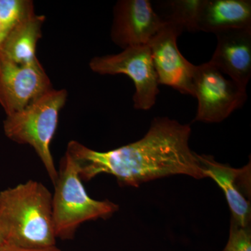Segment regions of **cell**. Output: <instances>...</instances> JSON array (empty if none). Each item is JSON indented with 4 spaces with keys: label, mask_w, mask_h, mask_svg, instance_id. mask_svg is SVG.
<instances>
[{
    "label": "cell",
    "mask_w": 251,
    "mask_h": 251,
    "mask_svg": "<svg viewBox=\"0 0 251 251\" xmlns=\"http://www.w3.org/2000/svg\"><path fill=\"white\" fill-rule=\"evenodd\" d=\"M203 0H173L166 2L163 21L181 31H197V20Z\"/></svg>",
    "instance_id": "cell-14"
},
{
    "label": "cell",
    "mask_w": 251,
    "mask_h": 251,
    "mask_svg": "<svg viewBox=\"0 0 251 251\" xmlns=\"http://www.w3.org/2000/svg\"><path fill=\"white\" fill-rule=\"evenodd\" d=\"M67 97V91L52 89L24 110L8 115L4 121L6 136L34 149L53 185L58 171L51 153L50 144L58 126L59 112Z\"/></svg>",
    "instance_id": "cell-4"
},
{
    "label": "cell",
    "mask_w": 251,
    "mask_h": 251,
    "mask_svg": "<svg viewBox=\"0 0 251 251\" xmlns=\"http://www.w3.org/2000/svg\"><path fill=\"white\" fill-rule=\"evenodd\" d=\"M52 193L39 181L29 180L0 192V226L5 244L23 249L56 244Z\"/></svg>",
    "instance_id": "cell-2"
},
{
    "label": "cell",
    "mask_w": 251,
    "mask_h": 251,
    "mask_svg": "<svg viewBox=\"0 0 251 251\" xmlns=\"http://www.w3.org/2000/svg\"><path fill=\"white\" fill-rule=\"evenodd\" d=\"M251 27L250 0H203L197 31L214 34Z\"/></svg>",
    "instance_id": "cell-12"
},
{
    "label": "cell",
    "mask_w": 251,
    "mask_h": 251,
    "mask_svg": "<svg viewBox=\"0 0 251 251\" xmlns=\"http://www.w3.org/2000/svg\"><path fill=\"white\" fill-rule=\"evenodd\" d=\"M206 177L214 180L224 191L232 221L247 227L251 223V163L242 168L218 163L209 155H198Z\"/></svg>",
    "instance_id": "cell-10"
},
{
    "label": "cell",
    "mask_w": 251,
    "mask_h": 251,
    "mask_svg": "<svg viewBox=\"0 0 251 251\" xmlns=\"http://www.w3.org/2000/svg\"><path fill=\"white\" fill-rule=\"evenodd\" d=\"M34 12V4L29 0H0V23L6 35Z\"/></svg>",
    "instance_id": "cell-15"
},
{
    "label": "cell",
    "mask_w": 251,
    "mask_h": 251,
    "mask_svg": "<svg viewBox=\"0 0 251 251\" xmlns=\"http://www.w3.org/2000/svg\"><path fill=\"white\" fill-rule=\"evenodd\" d=\"M45 19V16L34 14L18 24L5 37L0 53L19 65L37 60L36 45Z\"/></svg>",
    "instance_id": "cell-13"
},
{
    "label": "cell",
    "mask_w": 251,
    "mask_h": 251,
    "mask_svg": "<svg viewBox=\"0 0 251 251\" xmlns=\"http://www.w3.org/2000/svg\"><path fill=\"white\" fill-rule=\"evenodd\" d=\"M191 129L168 117H156L142 139L98 151L72 140L67 152L76 162L82 181L100 174L113 175L121 186L140 184L175 175L205 178L199 156L189 147Z\"/></svg>",
    "instance_id": "cell-1"
},
{
    "label": "cell",
    "mask_w": 251,
    "mask_h": 251,
    "mask_svg": "<svg viewBox=\"0 0 251 251\" xmlns=\"http://www.w3.org/2000/svg\"><path fill=\"white\" fill-rule=\"evenodd\" d=\"M5 243H6V239H5L4 231H3L2 228L0 226V247L4 245Z\"/></svg>",
    "instance_id": "cell-19"
},
{
    "label": "cell",
    "mask_w": 251,
    "mask_h": 251,
    "mask_svg": "<svg viewBox=\"0 0 251 251\" xmlns=\"http://www.w3.org/2000/svg\"><path fill=\"white\" fill-rule=\"evenodd\" d=\"M91 69L100 75H128L134 82V107L150 110L159 94L158 77L149 45L131 46L120 53L96 57L90 63Z\"/></svg>",
    "instance_id": "cell-6"
},
{
    "label": "cell",
    "mask_w": 251,
    "mask_h": 251,
    "mask_svg": "<svg viewBox=\"0 0 251 251\" xmlns=\"http://www.w3.org/2000/svg\"><path fill=\"white\" fill-rule=\"evenodd\" d=\"M181 34L176 28L166 23L148 45L158 84L192 96L196 65L188 62L178 49L176 39Z\"/></svg>",
    "instance_id": "cell-9"
},
{
    "label": "cell",
    "mask_w": 251,
    "mask_h": 251,
    "mask_svg": "<svg viewBox=\"0 0 251 251\" xmlns=\"http://www.w3.org/2000/svg\"><path fill=\"white\" fill-rule=\"evenodd\" d=\"M82 181L76 162L66 152L61 161L52 199L57 239H73L84 223L108 219L118 211L119 206L108 200L100 201L90 198Z\"/></svg>",
    "instance_id": "cell-3"
},
{
    "label": "cell",
    "mask_w": 251,
    "mask_h": 251,
    "mask_svg": "<svg viewBox=\"0 0 251 251\" xmlns=\"http://www.w3.org/2000/svg\"><path fill=\"white\" fill-rule=\"evenodd\" d=\"M222 251H251V226L242 227L231 221L228 242Z\"/></svg>",
    "instance_id": "cell-16"
},
{
    "label": "cell",
    "mask_w": 251,
    "mask_h": 251,
    "mask_svg": "<svg viewBox=\"0 0 251 251\" xmlns=\"http://www.w3.org/2000/svg\"><path fill=\"white\" fill-rule=\"evenodd\" d=\"M6 36V32L5 31L2 25L0 23V50H1V46H2L3 42H4V40Z\"/></svg>",
    "instance_id": "cell-18"
},
{
    "label": "cell",
    "mask_w": 251,
    "mask_h": 251,
    "mask_svg": "<svg viewBox=\"0 0 251 251\" xmlns=\"http://www.w3.org/2000/svg\"><path fill=\"white\" fill-rule=\"evenodd\" d=\"M192 96L198 100L195 121L218 123L224 121L244 105L247 88L224 74L210 62L196 65Z\"/></svg>",
    "instance_id": "cell-5"
},
{
    "label": "cell",
    "mask_w": 251,
    "mask_h": 251,
    "mask_svg": "<svg viewBox=\"0 0 251 251\" xmlns=\"http://www.w3.org/2000/svg\"><path fill=\"white\" fill-rule=\"evenodd\" d=\"M217 46L209 62L247 88L251 77V27L216 34Z\"/></svg>",
    "instance_id": "cell-11"
},
{
    "label": "cell",
    "mask_w": 251,
    "mask_h": 251,
    "mask_svg": "<svg viewBox=\"0 0 251 251\" xmlns=\"http://www.w3.org/2000/svg\"><path fill=\"white\" fill-rule=\"evenodd\" d=\"M52 89L38 59L19 65L0 53V104L6 116L24 110Z\"/></svg>",
    "instance_id": "cell-7"
},
{
    "label": "cell",
    "mask_w": 251,
    "mask_h": 251,
    "mask_svg": "<svg viewBox=\"0 0 251 251\" xmlns=\"http://www.w3.org/2000/svg\"><path fill=\"white\" fill-rule=\"evenodd\" d=\"M0 251H62L57 249L55 246L53 247L40 248V249H23L4 244L0 247Z\"/></svg>",
    "instance_id": "cell-17"
},
{
    "label": "cell",
    "mask_w": 251,
    "mask_h": 251,
    "mask_svg": "<svg viewBox=\"0 0 251 251\" xmlns=\"http://www.w3.org/2000/svg\"><path fill=\"white\" fill-rule=\"evenodd\" d=\"M166 25L148 0H122L114 8L112 40L124 49L148 45Z\"/></svg>",
    "instance_id": "cell-8"
}]
</instances>
